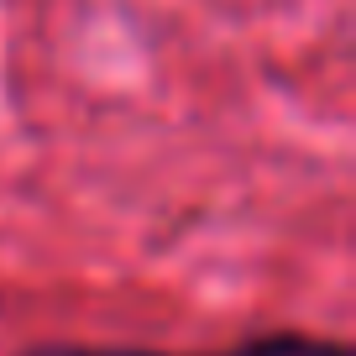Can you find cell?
Returning <instances> with one entry per match:
<instances>
[{
  "mask_svg": "<svg viewBox=\"0 0 356 356\" xmlns=\"http://www.w3.org/2000/svg\"><path fill=\"white\" fill-rule=\"evenodd\" d=\"M22 356H173V351H142V346H32ZM200 356H351L346 341H320V335L278 330V335H257L231 351H200Z\"/></svg>",
  "mask_w": 356,
  "mask_h": 356,
  "instance_id": "6da1fadb",
  "label": "cell"
}]
</instances>
